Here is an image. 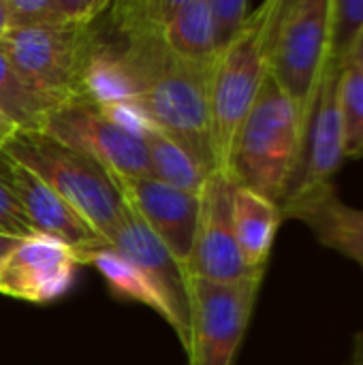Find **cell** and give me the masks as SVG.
Instances as JSON below:
<instances>
[{
    "label": "cell",
    "mask_w": 363,
    "mask_h": 365,
    "mask_svg": "<svg viewBox=\"0 0 363 365\" xmlns=\"http://www.w3.org/2000/svg\"><path fill=\"white\" fill-rule=\"evenodd\" d=\"M122 58L137 86V103L152 124L205 173L216 171L208 124V68L180 60L156 36L124 38Z\"/></svg>",
    "instance_id": "cell-1"
},
{
    "label": "cell",
    "mask_w": 363,
    "mask_h": 365,
    "mask_svg": "<svg viewBox=\"0 0 363 365\" xmlns=\"http://www.w3.org/2000/svg\"><path fill=\"white\" fill-rule=\"evenodd\" d=\"M282 0H267L252 9L237 36L220 49L205 79L210 143L216 171L227 175L233 139L267 79L270 43Z\"/></svg>",
    "instance_id": "cell-2"
},
{
    "label": "cell",
    "mask_w": 363,
    "mask_h": 365,
    "mask_svg": "<svg viewBox=\"0 0 363 365\" xmlns=\"http://www.w3.org/2000/svg\"><path fill=\"white\" fill-rule=\"evenodd\" d=\"M304 137L297 105L267 75L231 148L227 175L280 205L295 171Z\"/></svg>",
    "instance_id": "cell-3"
},
{
    "label": "cell",
    "mask_w": 363,
    "mask_h": 365,
    "mask_svg": "<svg viewBox=\"0 0 363 365\" xmlns=\"http://www.w3.org/2000/svg\"><path fill=\"white\" fill-rule=\"evenodd\" d=\"M4 152L39 175L109 246L124 218V199L101 163L43 133L19 130Z\"/></svg>",
    "instance_id": "cell-4"
},
{
    "label": "cell",
    "mask_w": 363,
    "mask_h": 365,
    "mask_svg": "<svg viewBox=\"0 0 363 365\" xmlns=\"http://www.w3.org/2000/svg\"><path fill=\"white\" fill-rule=\"evenodd\" d=\"M101 43L88 28H19L0 38V53L36 92L60 103L81 101L90 58Z\"/></svg>",
    "instance_id": "cell-5"
},
{
    "label": "cell",
    "mask_w": 363,
    "mask_h": 365,
    "mask_svg": "<svg viewBox=\"0 0 363 365\" xmlns=\"http://www.w3.org/2000/svg\"><path fill=\"white\" fill-rule=\"evenodd\" d=\"M329 0H282L272 43L267 73L297 105L304 124L327 66Z\"/></svg>",
    "instance_id": "cell-6"
},
{
    "label": "cell",
    "mask_w": 363,
    "mask_h": 365,
    "mask_svg": "<svg viewBox=\"0 0 363 365\" xmlns=\"http://www.w3.org/2000/svg\"><path fill=\"white\" fill-rule=\"evenodd\" d=\"M265 272L237 282L188 276V365H233Z\"/></svg>",
    "instance_id": "cell-7"
},
{
    "label": "cell",
    "mask_w": 363,
    "mask_h": 365,
    "mask_svg": "<svg viewBox=\"0 0 363 365\" xmlns=\"http://www.w3.org/2000/svg\"><path fill=\"white\" fill-rule=\"evenodd\" d=\"M109 9L122 41L156 36L180 60L210 68L216 47L208 0H120Z\"/></svg>",
    "instance_id": "cell-8"
},
{
    "label": "cell",
    "mask_w": 363,
    "mask_h": 365,
    "mask_svg": "<svg viewBox=\"0 0 363 365\" xmlns=\"http://www.w3.org/2000/svg\"><path fill=\"white\" fill-rule=\"evenodd\" d=\"M41 133L101 163L109 173L128 178H152V167L141 139L128 135L107 120L92 103L71 101L53 109Z\"/></svg>",
    "instance_id": "cell-9"
},
{
    "label": "cell",
    "mask_w": 363,
    "mask_h": 365,
    "mask_svg": "<svg viewBox=\"0 0 363 365\" xmlns=\"http://www.w3.org/2000/svg\"><path fill=\"white\" fill-rule=\"evenodd\" d=\"M342 68L344 64L327 60L317 96L312 101L310 113L304 124L297 165L278 207L332 184V178L347 160L344 143H342L340 105H338Z\"/></svg>",
    "instance_id": "cell-10"
},
{
    "label": "cell",
    "mask_w": 363,
    "mask_h": 365,
    "mask_svg": "<svg viewBox=\"0 0 363 365\" xmlns=\"http://www.w3.org/2000/svg\"><path fill=\"white\" fill-rule=\"evenodd\" d=\"M233 190L235 182L212 171L199 195V220L195 233V246L188 261V276L214 280V282H237L257 272L250 269L237 248L233 229Z\"/></svg>",
    "instance_id": "cell-11"
},
{
    "label": "cell",
    "mask_w": 363,
    "mask_h": 365,
    "mask_svg": "<svg viewBox=\"0 0 363 365\" xmlns=\"http://www.w3.org/2000/svg\"><path fill=\"white\" fill-rule=\"evenodd\" d=\"M111 180L128 207L148 225V229L167 246V250L186 272L195 246L199 195L171 188L154 178H128L111 173Z\"/></svg>",
    "instance_id": "cell-12"
},
{
    "label": "cell",
    "mask_w": 363,
    "mask_h": 365,
    "mask_svg": "<svg viewBox=\"0 0 363 365\" xmlns=\"http://www.w3.org/2000/svg\"><path fill=\"white\" fill-rule=\"evenodd\" d=\"M109 248L120 257L139 267L150 282L163 295L169 308V325L175 331L182 346H188V329H190V310H188V274L180 267L167 246L148 229V225L128 207L124 201V218L120 229L116 231Z\"/></svg>",
    "instance_id": "cell-13"
},
{
    "label": "cell",
    "mask_w": 363,
    "mask_h": 365,
    "mask_svg": "<svg viewBox=\"0 0 363 365\" xmlns=\"http://www.w3.org/2000/svg\"><path fill=\"white\" fill-rule=\"evenodd\" d=\"M79 267L77 252L56 237L36 233L17 244L0 265V293L47 304L68 291Z\"/></svg>",
    "instance_id": "cell-14"
},
{
    "label": "cell",
    "mask_w": 363,
    "mask_h": 365,
    "mask_svg": "<svg viewBox=\"0 0 363 365\" xmlns=\"http://www.w3.org/2000/svg\"><path fill=\"white\" fill-rule=\"evenodd\" d=\"M0 182L15 197L36 233L60 240L77 255L107 246L39 175L6 152H0Z\"/></svg>",
    "instance_id": "cell-15"
},
{
    "label": "cell",
    "mask_w": 363,
    "mask_h": 365,
    "mask_svg": "<svg viewBox=\"0 0 363 365\" xmlns=\"http://www.w3.org/2000/svg\"><path fill=\"white\" fill-rule=\"evenodd\" d=\"M282 220L306 225L319 244L332 248L363 269V210L344 203L334 184L280 207Z\"/></svg>",
    "instance_id": "cell-16"
},
{
    "label": "cell",
    "mask_w": 363,
    "mask_h": 365,
    "mask_svg": "<svg viewBox=\"0 0 363 365\" xmlns=\"http://www.w3.org/2000/svg\"><path fill=\"white\" fill-rule=\"evenodd\" d=\"M282 222L280 207L263 195L235 186L233 190V229L237 248L250 269H265L267 259Z\"/></svg>",
    "instance_id": "cell-17"
},
{
    "label": "cell",
    "mask_w": 363,
    "mask_h": 365,
    "mask_svg": "<svg viewBox=\"0 0 363 365\" xmlns=\"http://www.w3.org/2000/svg\"><path fill=\"white\" fill-rule=\"evenodd\" d=\"M111 2L107 0H6V26L19 28H88Z\"/></svg>",
    "instance_id": "cell-18"
},
{
    "label": "cell",
    "mask_w": 363,
    "mask_h": 365,
    "mask_svg": "<svg viewBox=\"0 0 363 365\" xmlns=\"http://www.w3.org/2000/svg\"><path fill=\"white\" fill-rule=\"evenodd\" d=\"M83 101L92 103L96 109L137 103V86L122 58V47L103 41L96 45L86 73Z\"/></svg>",
    "instance_id": "cell-19"
},
{
    "label": "cell",
    "mask_w": 363,
    "mask_h": 365,
    "mask_svg": "<svg viewBox=\"0 0 363 365\" xmlns=\"http://www.w3.org/2000/svg\"><path fill=\"white\" fill-rule=\"evenodd\" d=\"M77 259H79V265L96 267L98 274L105 278V282L109 284V289L116 295L135 299V302L152 308L154 312H158L167 323L171 321L169 308H167L163 295L158 293V289L150 282V278L139 267H135L131 261H126L116 250H111L109 246L77 255Z\"/></svg>",
    "instance_id": "cell-20"
},
{
    "label": "cell",
    "mask_w": 363,
    "mask_h": 365,
    "mask_svg": "<svg viewBox=\"0 0 363 365\" xmlns=\"http://www.w3.org/2000/svg\"><path fill=\"white\" fill-rule=\"evenodd\" d=\"M60 101L30 88L11 62L0 53V113L21 133H41L45 118L58 109Z\"/></svg>",
    "instance_id": "cell-21"
},
{
    "label": "cell",
    "mask_w": 363,
    "mask_h": 365,
    "mask_svg": "<svg viewBox=\"0 0 363 365\" xmlns=\"http://www.w3.org/2000/svg\"><path fill=\"white\" fill-rule=\"evenodd\" d=\"M141 141L145 145L154 180L190 195H201L210 173H205L178 143L160 130H152Z\"/></svg>",
    "instance_id": "cell-22"
},
{
    "label": "cell",
    "mask_w": 363,
    "mask_h": 365,
    "mask_svg": "<svg viewBox=\"0 0 363 365\" xmlns=\"http://www.w3.org/2000/svg\"><path fill=\"white\" fill-rule=\"evenodd\" d=\"M344 158H363V73L353 64H344L338 90Z\"/></svg>",
    "instance_id": "cell-23"
},
{
    "label": "cell",
    "mask_w": 363,
    "mask_h": 365,
    "mask_svg": "<svg viewBox=\"0 0 363 365\" xmlns=\"http://www.w3.org/2000/svg\"><path fill=\"white\" fill-rule=\"evenodd\" d=\"M363 36V0H329L327 58L349 64Z\"/></svg>",
    "instance_id": "cell-24"
},
{
    "label": "cell",
    "mask_w": 363,
    "mask_h": 365,
    "mask_svg": "<svg viewBox=\"0 0 363 365\" xmlns=\"http://www.w3.org/2000/svg\"><path fill=\"white\" fill-rule=\"evenodd\" d=\"M216 53L225 49L248 21L252 9L246 0H208Z\"/></svg>",
    "instance_id": "cell-25"
},
{
    "label": "cell",
    "mask_w": 363,
    "mask_h": 365,
    "mask_svg": "<svg viewBox=\"0 0 363 365\" xmlns=\"http://www.w3.org/2000/svg\"><path fill=\"white\" fill-rule=\"evenodd\" d=\"M0 235H11L17 240H26L36 235L32 225L28 222L24 210L9 192V188L0 182Z\"/></svg>",
    "instance_id": "cell-26"
},
{
    "label": "cell",
    "mask_w": 363,
    "mask_h": 365,
    "mask_svg": "<svg viewBox=\"0 0 363 365\" xmlns=\"http://www.w3.org/2000/svg\"><path fill=\"white\" fill-rule=\"evenodd\" d=\"M17 133H19L17 126L0 113V152H4V148L9 145V141H11Z\"/></svg>",
    "instance_id": "cell-27"
},
{
    "label": "cell",
    "mask_w": 363,
    "mask_h": 365,
    "mask_svg": "<svg viewBox=\"0 0 363 365\" xmlns=\"http://www.w3.org/2000/svg\"><path fill=\"white\" fill-rule=\"evenodd\" d=\"M21 240H17V237H11V235H0V265L6 261V257L17 248V244H19Z\"/></svg>",
    "instance_id": "cell-28"
},
{
    "label": "cell",
    "mask_w": 363,
    "mask_h": 365,
    "mask_svg": "<svg viewBox=\"0 0 363 365\" xmlns=\"http://www.w3.org/2000/svg\"><path fill=\"white\" fill-rule=\"evenodd\" d=\"M349 62H353V64L363 73V36L359 38V43H357V47H355V51H353V56H351Z\"/></svg>",
    "instance_id": "cell-29"
},
{
    "label": "cell",
    "mask_w": 363,
    "mask_h": 365,
    "mask_svg": "<svg viewBox=\"0 0 363 365\" xmlns=\"http://www.w3.org/2000/svg\"><path fill=\"white\" fill-rule=\"evenodd\" d=\"M6 30H9V26H6V0H0V38Z\"/></svg>",
    "instance_id": "cell-30"
},
{
    "label": "cell",
    "mask_w": 363,
    "mask_h": 365,
    "mask_svg": "<svg viewBox=\"0 0 363 365\" xmlns=\"http://www.w3.org/2000/svg\"><path fill=\"white\" fill-rule=\"evenodd\" d=\"M349 365H363V361H362V359H355V361H351Z\"/></svg>",
    "instance_id": "cell-31"
}]
</instances>
